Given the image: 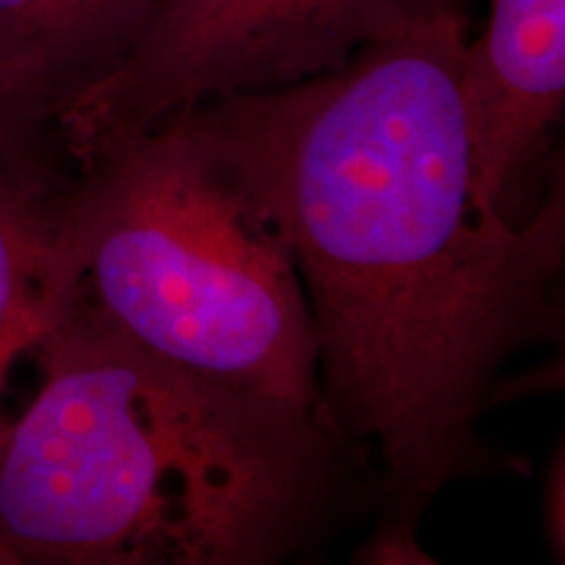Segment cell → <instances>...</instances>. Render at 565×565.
<instances>
[{"mask_svg":"<svg viewBox=\"0 0 565 565\" xmlns=\"http://www.w3.org/2000/svg\"><path fill=\"white\" fill-rule=\"evenodd\" d=\"M471 9L422 13L312 79L181 110L291 249L324 414L377 463L359 563H433L416 532L487 463L494 383L519 353L563 343V181L524 225L477 192Z\"/></svg>","mask_w":565,"mask_h":565,"instance_id":"obj_1","label":"cell"},{"mask_svg":"<svg viewBox=\"0 0 565 565\" xmlns=\"http://www.w3.org/2000/svg\"><path fill=\"white\" fill-rule=\"evenodd\" d=\"M30 351L40 391L0 433L6 565H275L377 494L322 408L166 362L76 299Z\"/></svg>","mask_w":565,"mask_h":565,"instance_id":"obj_2","label":"cell"},{"mask_svg":"<svg viewBox=\"0 0 565 565\" xmlns=\"http://www.w3.org/2000/svg\"><path fill=\"white\" fill-rule=\"evenodd\" d=\"M66 145L74 183L55 225L45 322L55 301L76 299L166 362L322 408L291 249L192 121L175 113Z\"/></svg>","mask_w":565,"mask_h":565,"instance_id":"obj_3","label":"cell"},{"mask_svg":"<svg viewBox=\"0 0 565 565\" xmlns=\"http://www.w3.org/2000/svg\"><path fill=\"white\" fill-rule=\"evenodd\" d=\"M454 3L475 0H154L126 61L61 118V131L150 129L200 103L312 79Z\"/></svg>","mask_w":565,"mask_h":565,"instance_id":"obj_4","label":"cell"},{"mask_svg":"<svg viewBox=\"0 0 565 565\" xmlns=\"http://www.w3.org/2000/svg\"><path fill=\"white\" fill-rule=\"evenodd\" d=\"M461 89L471 162L484 207L503 192L565 103V0H487L469 34Z\"/></svg>","mask_w":565,"mask_h":565,"instance_id":"obj_5","label":"cell"},{"mask_svg":"<svg viewBox=\"0 0 565 565\" xmlns=\"http://www.w3.org/2000/svg\"><path fill=\"white\" fill-rule=\"evenodd\" d=\"M154 0H0V92L53 124L126 61Z\"/></svg>","mask_w":565,"mask_h":565,"instance_id":"obj_6","label":"cell"},{"mask_svg":"<svg viewBox=\"0 0 565 565\" xmlns=\"http://www.w3.org/2000/svg\"><path fill=\"white\" fill-rule=\"evenodd\" d=\"M55 225L51 212L0 192V385L45 328Z\"/></svg>","mask_w":565,"mask_h":565,"instance_id":"obj_7","label":"cell"},{"mask_svg":"<svg viewBox=\"0 0 565 565\" xmlns=\"http://www.w3.org/2000/svg\"><path fill=\"white\" fill-rule=\"evenodd\" d=\"M74 183V158L58 126L21 113L0 92V192L58 217Z\"/></svg>","mask_w":565,"mask_h":565,"instance_id":"obj_8","label":"cell"},{"mask_svg":"<svg viewBox=\"0 0 565 565\" xmlns=\"http://www.w3.org/2000/svg\"><path fill=\"white\" fill-rule=\"evenodd\" d=\"M3 427H6V422H3V416H0V433H3ZM0 565H6V557L0 555Z\"/></svg>","mask_w":565,"mask_h":565,"instance_id":"obj_9","label":"cell"}]
</instances>
